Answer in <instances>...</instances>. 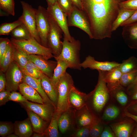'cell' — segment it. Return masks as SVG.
Segmentation results:
<instances>
[{"label":"cell","mask_w":137,"mask_h":137,"mask_svg":"<svg viewBox=\"0 0 137 137\" xmlns=\"http://www.w3.org/2000/svg\"><path fill=\"white\" fill-rule=\"evenodd\" d=\"M137 75V69L128 73L123 74L120 80V85L124 87H127L133 82Z\"/></svg>","instance_id":"e575fe53"},{"label":"cell","mask_w":137,"mask_h":137,"mask_svg":"<svg viewBox=\"0 0 137 137\" xmlns=\"http://www.w3.org/2000/svg\"><path fill=\"white\" fill-rule=\"evenodd\" d=\"M13 38L19 39H29L33 38L24 24L22 23L10 33Z\"/></svg>","instance_id":"f546056e"},{"label":"cell","mask_w":137,"mask_h":137,"mask_svg":"<svg viewBox=\"0 0 137 137\" xmlns=\"http://www.w3.org/2000/svg\"><path fill=\"white\" fill-rule=\"evenodd\" d=\"M21 3L23 12L19 19L28 30L32 37L41 44L36 29V9L34 8L31 5L24 1H21Z\"/></svg>","instance_id":"ba28073f"},{"label":"cell","mask_w":137,"mask_h":137,"mask_svg":"<svg viewBox=\"0 0 137 137\" xmlns=\"http://www.w3.org/2000/svg\"><path fill=\"white\" fill-rule=\"evenodd\" d=\"M131 136L133 137H137V126L134 129Z\"/></svg>","instance_id":"11a10c76"},{"label":"cell","mask_w":137,"mask_h":137,"mask_svg":"<svg viewBox=\"0 0 137 137\" xmlns=\"http://www.w3.org/2000/svg\"><path fill=\"white\" fill-rule=\"evenodd\" d=\"M115 135L112 130L108 127L106 126L103 129L100 135L101 137H114Z\"/></svg>","instance_id":"681fc988"},{"label":"cell","mask_w":137,"mask_h":137,"mask_svg":"<svg viewBox=\"0 0 137 137\" xmlns=\"http://www.w3.org/2000/svg\"><path fill=\"white\" fill-rule=\"evenodd\" d=\"M119 113L120 111L117 107L114 105H110L105 110L102 118L106 121L112 120L116 118Z\"/></svg>","instance_id":"d6a6232c"},{"label":"cell","mask_w":137,"mask_h":137,"mask_svg":"<svg viewBox=\"0 0 137 137\" xmlns=\"http://www.w3.org/2000/svg\"><path fill=\"white\" fill-rule=\"evenodd\" d=\"M25 108L33 111L46 122L50 123L56 109L46 104L26 101L20 103Z\"/></svg>","instance_id":"7c38bea8"},{"label":"cell","mask_w":137,"mask_h":137,"mask_svg":"<svg viewBox=\"0 0 137 137\" xmlns=\"http://www.w3.org/2000/svg\"><path fill=\"white\" fill-rule=\"evenodd\" d=\"M123 74L128 73L137 69V58L131 56L123 60L119 66Z\"/></svg>","instance_id":"83f0119b"},{"label":"cell","mask_w":137,"mask_h":137,"mask_svg":"<svg viewBox=\"0 0 137 137\" xmlns=\"http://www.w3.org/2000/svg\"><path fill=\"white\" fill-rule=\"evenodd\" d=\"M98 79L94 90L91 93L92 102L94 109L97 112L101 111L109 100L110 93L102 71H98Z\"/></svg>","instance_id":"5b68a950"},{"label":"cell","mask_w":137,"mask_h":137,"mask_svg":"<svg viewBox=\"0 0 137 137\" xmlns=\"http://www.w3.org/2000/svg\"><path fill=\"white\" fill-rule=\"evenodd\" d=\"M11 92L7 90L0 92V106L5 105L9 101V97Z\"/></svg>","instance_id":"bcb514c9"},{"label":"cell","mask_w":137,"mask_h":137,"mask_svg":"<svg viewBox=\"0 0 137 137\" xmlns=\"http://www.w3.org/2000/svg\"><path fill=\"white\" fill-rule=\"evenodd\" d=\"M136 10L121 8L118 15L113 24L112 31L116 30L124 22L129 19Z\"/></svg>","instance_id":"484cf974"},{"label":"cell","mask_w":137,"mask_h":137,"mask_svg":"<svg viewBox=\"0 0 137 137\" xmlns=\"http://www.w3.org/2000/svg\"><path fill=\"white\" fill-rule=\"evenodd\" d=\"M62 114L56 110L54 111L51 121L44 134L46 137H57L58 136V121Z\"/></svg>","instance_id":"cb8c5ba5"},{"label":"cell","mask_w":137,"mask_h":137,"mask_svg":"<svg viewBox=\"0 0 137 137\" xmlns=\"http://www.w3.org/2000/svg\"><path fill=\"white\" fill-rule=\"evenodd\" d=\"M10 43V40L7 38H0V63L4 58Z\"/></svg>","instance_id":"ab89813d"},{"label":"cell","mask_w":137,"mask_h":137,"mask_svg":"<svg viewBox=\"0 0 137 137\" xmlns=\"http://www.w3.org/2000/svg\"><path fill=\"white\" fill-rule=\"evenodd\" d=\"M41 79H38L24 74L22 82L28 84L36 90L42 98L44 104L56 107L47 95L43 89L41 83Z\"/></svg>","instance_id":"e0dca14e"},{"label":"cell","mask_w":137,"mask_h":137,"mask_svg":"<svg viewBox=\"0 0 137 137\" xmlns=\"http://www.w3.org/2000/svg\"><path fill=\"white\" fill-rule=\"evenodd\" d=\"M103 129V126L97 122L90 126V136L92 137H100Z\"/></svg>","instance_id":"60d3db41"},{"label":"cell","mask_w":137,"mask_h":137,"mask_svg":"<svg viewBox=\"0 0 137 137\" xmlns=\"http://www.w3.org/2000/svg\"><path fill=\"white\" fill-rule=\"evenodd\" d=\"M9 100L20 103L28 100L21 93L15 91L11 92L9 97Z\"/></svg>","instance_id":"7bdbcfd3"},{"label":"cell","mask_w":137,"mask_h":137,"mask_svg":"<svg viewBox=\"0 0 137 137\" xmlns=\"http://www.w3.org/2000/svg\"><path fill=\"white\" fill-rule=\"evenodd\" d=\"M68 110L63 112L59 119V129L61 132L63 133L68 130L71 124L70 116Z\"/></svg>","instance_id":"4dcf8cb0"},{"label":"cell","mask_w":137,"mask_h":137,"mask_svg":"<svg viewBox=\"0 0 137 137\" xmlns=\"http://www.w3.org/2000/svg\"><path fill=\"white\" fill-rule=\"evenodd\" d=\"M124 115L125 116L130 118L134 120L137 123V115L132 114L127 111H125Z\"/></svg>","instance_id":"f5cc1de1"},{"label":"cell","mask_w":137,"mask_h":137,"mask_svg":"<svg viewBox=\"0 0 137 137\" xmlns=\"http://www.w3.org/2000/svg\"><path fill=\"white\" fill-rule=\"evenodd\" d=\"M22 23L21 20H18L13 22L4 23L0 26V35H8L15 28Z\"/></svg>","instance_id":"836d02e7"},{"label":"cell","mask_w":137,"mask_h":137,"mask_svg":"<svg viewBox=\"0 0 137 137\" xmlns=\"http://www.w3.org/2000/svg\"><path fill=\"white\" fill-rule=\"evenodd\" d=\"M57 2L62 10L67 16L72 10L73 5L71 0H57Z\"/></svg>","instance_id":"f35d334b"},{"label":"cell","mask_w":137,"mask_h":137,"mask_svg":"<svg viewBox=\"0 0 137 137\" xmlns=\"http://www.w3.org/2000/svg\"><path fill=\"white\" fill-rule=\"evenodd\" d=\"M0 7L7 13L14 16V0H0Z\"/></svg>","instance_id":"74e56055"},{"label":"cell","mask_w":137,"mask_h":137,"mask_svg":"<svg viewBox=\"0 0 137 137\" xmlns=\"http://www.w3.org/2000/svg\"><path fill=\"white\" fill-rule=\"evenodd\" d=\"M14 60L21 69L24 68L29 61L28 55L15 47L14 53Z\"/></svg>","instance_id":"1f68e13d"},{"label":"cell","mask_w":137,"mask_h":137,"mask_svg":"<svg viewBox=\"0 0 137 137\" xmlns=\"http://www.w3.org/2000/svg\"><path fill=\"white\" fill-rule=\"evenodd\" d=\"M41 81L44 92L56 109L58 96L57 87L52 83L50 78L45 75L41 78Z\"/></svg>","instance_id":"d6986e66"},{"label":"cell","mask_w":137,"mask_h":137,"mask_svg":"<svg viewBox=\"0 0 137 137\" xmlns=\"http://www.w3.org/2000/svg\"><path fill=\"white\" fill-rule=\"evenodd\" d=\"M73 5L78 8L82 10L81 0H71Z\"/></svg>","instance_id":"816d5d0a"},{"label":"cell","mask_w":137,"mask_h":137,"mask_svg":"<svg viewBox=\"0 0 137 137\" xmlns=\"http://www.w3.org/2000/svg\"><path fill=\"white\" fill-rule=\"evenodd\" d=\"M81 46L80 42L79 40L74 38L71 41L64 37L60 54L58 56L54 57L56 61L61 60L65 62L71 69L81 70L80 58Z\"/></svg>","instance_id":"7a4b0ae2"},{"label":"cell","mask_w":137,"mask_h":137,"mask_svg":"<svg viewBox=\"0 0 137 137\" xmlns=\"http://www.w3.org/2000/svg\"><path fill=\"white\" fill-rule=\"evenodd\" d=\"M67 17L68 27H77L85 32L90 39H93L89 20L83 10L73 5L72 10Z\"/></svg>","instance_id":"52a82bcc"},{"label":"cell","mask_w":137,"mask_h":137,"mask_svg":"<svg viewBox=\"0 0 137 137\" xmlns=\"http://www.w3.org/2000/svg\"><path fill=\"white\" fill-rule=\"evenodd\" d=\"M47 3V5L53 4L56 2H57V0H46Z\"/></svg>","instance_id":"9f6ffc18"},{"label":"cell","mask_w":137,"mask_h":137,"mask_svg":"<svg viewBox=\"0 0 137 137\" xmlns=\"http://www.w3.org/2000/svg\"><path fill=\"white\" fill-rule=\"evenodd\" d=\"M47 5V12L62 30L64 38L72 41L74 38L71 36L69 32L66 14L61 9L57 1Z\"/></svg>","instance_id":"30bf717a"},{"label":"cell","mask_w":137,"mask_h":137,"mask_svg":"<svg viewBox=\"0 0 137 137\" xmlns=\"http://www.w3.org/2000/svg\"><path fill=\"white\" fill-rule=\"evenodd\" d=\"M57 61V65L54 70L53 76L50 79L52 83L57 87L58 82L66 73L69 66L66 62L63 60H59Z\"/></svg>","instance_id":"d4e9b609"},{"label":"cell","mask_w":137,"mask_h":137,"mask_svg":"<svg viewBox=\"0 0 137 137\" xmlns=\"http://www.w3.org/2000/svg\"><path fill=\"white\" fill-rule=\"evenodd\" d=\"M5 72L6 90L10 92L16 91L19 89L20 84L22 82L24 74L21 68L14 61Z\"/></svg>","instance_id":"8fae6325"},{"label":"cell","mask_w":137,"mask_h":137,"mask_svg":"<svg viewBox=\"0 0 137 137\" xmlns=\"http://www.w3.org/2000/svg\"><path fill=\"white\" fill-rule=\"evenodd\" d=\"M127 90L132 100H137V83L131 84L127 87Z\"/></svg>","instance_id":"ee69618b"},{"label":"cell","mask_w":137,"mask_h":137,"mask_svg":"<svg viewBox=\"0 0 137 137\" xmlns=\"http://www.w3.org/2000/svg\"><path fill=\"white\" fill-rule=\"evenodd\" d=\"M121 8L137 10V0H125L120 4Z\"/></svg>","instance_id":"b9f144b4"},{"label":"cell","mask_w":137,"mask_h":137,"mask_svg":"<svg viewBox=\"0 0 137 137\" xmlns=\"http://www.w3.org/2000/svg\"><path fill=\"white\" fill-rule=\"evenodd\" d=\"M19 89L20 93L27 100L35 103L44 104L42 98L38 92L28 84L22 82L19 85Z\"/></svg>","instance_id":"44dd1931"},{"label":"cell","mask_w":137,"mask_h":137,"mask_svg":"<svg viewBox=\"0 0 137 137\" xmlns=\"http://www.w3.org/2000/svg\"><path fill=\"white\" fill-rule=\"evenodd\" d=\"M90 126L82 127L72 136L76 137H88L90 136Z\"/></svg>","instance_id":"f6af8a7d"},{"label":"cell","mask_w":137,"mask_h":137,"mask_svg":"<svg viewBox=\"0 0 137 137\" xmlns=\"http://www.w3.org/2000/svg\"><path fill=\"white\" fill-rule=\"evenodd\" d=\"M86 95L81 92L74 86L70 95L69 102L71 105L76 109H81L85 105Z\"/></svg>","instance_id":"603a6c76"},{"label":"cell","mask_w":137,"mask_h":137,"mask_svg":"<svg viewBox=\"0 0 137 137\" xmlns=\"http://www.w3.org/2000/svg\"><path fill=\"white\" fill-rule=\"evenodd\" d=\"M36 23L37 31L41 44L48 48L47 38L50 29L48 13L47 9L41 6L36 9Z\"/></svg>","instance_id":"9c48e42d"},{"label":"cell","mask_w":137,"mask_h":137,"mask_svg":"<svg viewBox=\"0 0 137 137\" xmlns=\"http://www.w3.org/2000/svg\"><path fill=\"white\" fill-rule=\"evenodd\" d=\"M101 71L104 79L107 84V85L120 84V81L122 73L119 66L108 71Z\"/></svg>","instance_id":"7402d4cb"},{"label":"cell","mask_w":137,"mask_h":137,"mask_svg":"<svg viewBox=\"0 0 137 137\" xmlns=\"http://www.w3.org/2000/svg\"><path fill=\"white\" fill-rule=\"evenodd\" d=\"M31 122L33 131L44 134L48 127V123L31 110L25 108Z\"/></svg>","instance_id":"ac0fdd59"},{"label":"cell","mask_w":137,"mask_h":137,"mask_svg":"<svg viewBox=\"0 0 137 137\" xmlns=\"http://www.w3.org/2000/svg\"><path fill=\"white\" fill-rule=\"evenodd\" d=\"M74 86L72 76L66 72L57 85L58 96L56 109L58 112L62 114L68 110L70 106V95Z\"/></svg>","instance_id":"277c9868"},{"label":"cell","mask_w":137,"mask_h":137,"mask_svg":"<svg viewBox=\"0 0 137 137\" xmlns=\"http://www.w3.org/2000/svg\"><path fill=\"white\" fill-rule=\"evenodd\" d=\"M120 64L115 61H99L96 60L94 57L89 55L81 63V66L84 69L89 68L98 71H106L119 66Z\"/></svg>","instance_id":"5bb4252c"},{"label":"cell","mask_w":137,"mask_h":137,"mask_svg":"<svg viewBox=\"0 0 137 137\" xmlns=\"http://www.w3.org/2000/svg\"><path fill=\"white\" fill-rule=\"evenodd\" d=\"M7 137H19L17 135L14 133L11 134L8 136Z\"/></svg>","instance_id":"6f0895ef"},{"label":"cell","mask_w":137,"mask_h":137,"mask_svg":"<svg viewBox=\"0 0 137 137\" xmlns=\"http://www.w3.org/2000/svg\"><path fill=\"white\" fill-rule=\"evenodd\" d=\"M137 83V75L135 80H134L133 82L132 83Z\"/></svg>","instance_id":"680465c9"},{"label":"cell","mask_w":137,"mask_h":137,"mask_svg":"<svg viewBox=\"0 0 137 137\" xmlns=\"http://www.w3.org/2000/svg\"><path fill=\"white\" fill-rule=\"evenodd\" d=\"M135 122L132 119L114 123L110 126L116 137H129L131 136L134 129Z\"/></svg>","instance_id":"9a60e30c"},{"label":"cell","mask_w":137,"mask_h":137,"mask_svg":"<svg viewBox=\"0 0 137 137\" xmlns=\"http://www.w3.org/2000/svg\"><path fill=\"white\" fill-rule=\"evenodd\" d=\"M33 137H45L44 134H41L38 133H34L31 136Z\"/></svg>","instance_id":"db71d44e"},{"label":"cell","mask_w":137,"mask_h":137,"mask_svg":"<svg viewBox=\"0 0 137 137\" xmlns=\"http://www.w3.org/2000/svg\"><path fill=\"white\" fill-rule=\"evenodd\" d=\"M14 132V125L11 122H0V136L2 137H7Z\"/></svg>","instance_id":"d590c367"},{"label":"cell","mask_w":137,"mask_h":137,"mask_svg":"<svg viewBox=\"0 0 137 137\" xmlns=\"http://www.w3.org/2000/svg\"><path fill=\"white\" fill-rule=\"evenodd\" d=\"M48 13L50 29L47 38L48 47L54 55V56L57 57L60 54L62 49V41L61 39L63 32L48 12Z\"/></svg>","instance_id":"8992f818"},{"label":"cell","mask_w":137,"mask_h":137,"mask_svg":"<svg viewBox=\"0 0 137 137\" xmlns=\"http://www.w3.org/2000/svg\"><path fill=\"white\" fill-rule=\"evenodd\" d=\"M126 0H81L82 10L89 20L93 39L111 38L113 23Z\"/></svg>","instance_id":"6da1fadb"},{"label":"cell","mask_w":137,"mask_h":137,"mask_svg":"<svg viewBox=\"0 0 137 137\" xmlns=\"http://www.w3.org/2000/svg\"><path fill=\"white\" fill-rule=\"evenodd\" d=\"M14 49L15 47L11 42L4 58L0 63L1 71L3 73L6 72L9 66L14 61Z\"/></svg>","instance_id":"4316f807"},{"label":"cell","mask_w":137,"mask_h":137,"mask_svg":"<svg viewBox=\"0 0 137 137\" xmlns=\"http://www.w3.org/2000/svg\"><path fill=\"white\" fill-rule=\"evenodd\" d=\"M82 112L78 119L79 124L81 127L90 126L98 122L88 110L86 109Z\"/></svg>","instance_id":"f1b7e54d"},{"label":"cell","mask_w":137,"mask_h":137,"mask_svg":"<svg viewBox=\"0 0 137 137\" xmlns=\"http://www.w3.org/2000/svg\"><path fill=\"white\" fill-rule=\"evenodd\" d=\"M21 70L24 74L38 79H41L45 75L41 71L33 67L29 63Z\"/></svg>","instance_id":"8d00e7d4"},{"label":"cell","mask_w":137,"mask_h":137,"mask_svg":"<svg viewBox=\"0 0 137 137\" xmlns=\"http://www.w3.org/2000/svg\"><path fill=\"white\" fill-rule=\"evenodd\" d=\"M1 71L0 75V92L6 90V81L5 75Z\"/></svg>","instance_id":"f907efd6"},{"label":"cell","mask_w":137,"mask_h":137,"mask_svg":"<svg viewBox=\"0 0 137 137\" xmlns=\"http://www.w3.org/2000/svg\"><path fill=\"white\" fill-rule=\"evenodd\" d=\"M10 40L15 47L28 55H39L47 60L54 57L50 48L43 46L34 38L29 39H19L12 38Z\"/></svg>","instance_id":"3957f363"},{"label":"cell","mask_w":137,"mask_h":137,"mask_svg":"<svg viewBox=\"0 0 137 137\" xmlns=\"http://www.w3.org/2000/svg\"><path fill=\"white\" fill-rule=\"evenodd\" d=\"M127 111L137 115V100H133L127 107Z\"/></svg>","instance_id":"c3c4849f"},{"label":"cell","mask_w":137,"mask_h":137,"mask_svg":"<svg viewBox=\"0 0 137 137\" xmlns=\"http://www.w3.org/2000/svg\"><path fill=\"white\" fill-rule=\"evenodd\" d=\"M137 22V10H136L131 16L127 20L123 23L121 26L130 25Z\"/></svg>","instance_id":"7dc6e473"},{"label":"cell","mask_w":137,"mask_h":137,"mask_svg":"<svg viewBox=\"0 0 137 137\" xmlns=\"http://www.w3.org/2000/svg\"><path fill=\"white\" fill-rule=\"evenodd\" d=\"M123 38L126 44L132 49H137V22L123 27Z\"/></svg>","instance_id":"2e32d148"},{"label":"cell","mask_w":137,"mask_h":137,"mask_svg":"<svg viewBox=\"0 0 137 137\" xmlns=\"http://www.w3.org/2000/svg\"><path fill=\"white\" fill-rule=\"evenodd\" d=\"M29 60L35 63L45 75L50 78L53 74L57 61L48 60L43 57L37 55H28Z\"/></svg>","instance_id":"4fadbf2b"},{"label":"cell","mask_w":137,"mask_h":137,"mask_svg":"<svg viewBox=\"0 0 137 137\" xmlns=\"http://www.w3.org/2000/svg\"><path fill=\"white\" fill-rule=\"evenodd\" d=\"M14 133L19 137H30L33 131L30 119L28 117L25 120L16 121L14 123Z\"/></svg>","instance_id":"ffe728a7"}]
</instances>
